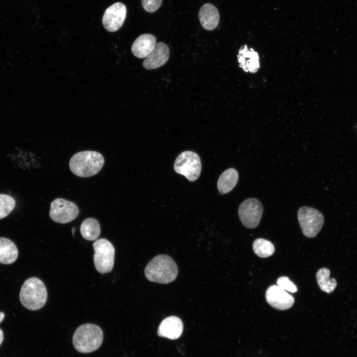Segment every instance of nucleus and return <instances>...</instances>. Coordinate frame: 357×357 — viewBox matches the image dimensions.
<instances>
[{"label": "nucleus", "instance_id": "1", "mask_svg": "<svg viewBox=\"0 0 357 357\" xmlns=\"http://www.w3.org/2000/svg\"><path fill=\"white\" fill-rule=\"evenodd\" d=\"M178 274V266L169 256L160 254L154 257L145 269V275L150 281L168 284L174 281Z\"/></svg>", "mask_w": 357, "mask_h": 357}, {"label": "nucleus", "instance_id": "2", "mask_svg": "<svg viewBox=\"0 0 357 357\" xmlns=\"http://www.w3.org/2000/svg\"><path fill=\"white\" fill-rule=\"evenodd\" d=\"M104 164L103 156L94 151H85L75 154L69 166L71 172L81 178H88L98 173Z\"/></svg>", "mask_w": 357, "mask_h": 357}, {"label": "nucleus", "instance_id": "3", "mask_svg": "<svg viewBox=\"0 0 357 357\" xmlns=\"http://www.w3.org/2000/svg\"><path fill=\"white\" fill-rule=\"evenodd\" d=\"M103 340L101 328L93 324H83L77 328L72 338L74 348L79 352L89 353L97 350Z\"/></svg>", "mask_w": 357, "mask_h": 357}, {"label": "nucleus", "instance_id": "4", "mask_svg": "<svg viewBox=\"0 0 357 357\" xmlns=\"http://www.w3.org/2000/svg\"><path fill=\"white\" fill-rule=\"evenodd\" d=\"M19 299L28 309L36 310L42 308L47 299V291L43 282L36 277L27 279L21 288Z\"/></svg>", "mask_w": 357, "mask_h": 357}, {"label": "nucleus", "instance_id": "5", "mask_svg": "<svg viewBox=\"0 0 357 357\" xmlns=\"http://www.w3.org/2000/svg\"><path fill=\"white\" fill-rule=\"evenodd\" d=\"M93 246L94 263L95 268L100 273L111 272L114 267L115 249L112 243L105 238L96 240Z\"/></svg>", "mask_w": 357, "mask_h": 357}, {"label": "nucleus", "instance_id": "6", "mask_svg": "<svg viewBox=\"0 0 357 357\" xmlns=\"http://www.w3.org/2000/svg\"><path fill=\"white\" fill-rule=\"evenodd\" d=\"M298 218L303 235L308 238L315 237L324 222L322 214L310 207H300L298 212Z\"/></svg>", "mask_w": 357, "mask_h": 357}, {"label": "nucleus", "instance_id": "7", "mask_svg": "<svg viewBox=\"0 0 357 357\" xmlns=\"http://www.w3.org/2000/svg\"><path fill=\"white\" fill-rule=\"evenodd\" d=\"M174 168L176 172L184 176L189 180L193 181L200 176L201 163L196 153L185 151L178 156Z\"/></svg>", "mask_w": 357, "mask_h": 357}, {"label": "nucleus", "instance_id": "8", "mask_svg": "<svg viewBox=\"0 0 357 357\" xmlns=\"http://www.w3.org/2000/svg\"><path fill=\"white\" fill-rule=\"evenodd\" d=\"M49 215L51 219L59 223H69L78 216L79 210L73 202L62 198L54 200L51 203Z\"/></svg>", "mask_w": 357, "mask_h": 357}, {"label": "nucleus", "instance_id": "9", "mask_svg": "<svg viewBox=\"0 0 357 357\" xmlns=\"http://www.w3.org/2000/svg\"><path fill=\"white\" fill-rule=\"evenodd\" d=\"M263 213V206L259 200L250 198L239 205L238 214L243 225L248 229L256 228L259 224Z\"/></svg>", "mask_w": 357, "mask_h": 357}, {"label": "nucleus", "instance_id": "10", "mask_svg": "<svg viewBox=\"0 0 357 357\" xmlns=\"http://www.w3.org/2000/svg\"><path fill=\"white\" fill-rule=\"evenodd\" d=\"M126 16V7L121 2H116L108 7L103 15L102 23L109 32L118 30L123 25Z\"/></svg>", "mask_w": 357, "mask_h": 357}, {"label": "nucleus", "instance_id": "11", "mask_svg": "<svg viewBox=\"0 0 357 357\" xmlns=\"http://www.w3.org/2000/svg\"><path fill=\"white\" fill-rule=\"evenodd\" d=\"M266 299L272 307L279 310H286L294 303V297L279 286L272 285L265 294Z\"/></svg>", "mask_w": 357, "mask_h": 357}, {"label": "nucleus", "instance_id": "12", "mask_svg": "<svg viewBox=\"0 0 357 357\" xmlns=\"http://www.w3.org/2000/svg\"><path fill=\"white\" fill-rule=\"evenodd\" d=\"M169 56L168 46L162 42L156 43L153 50L145 58L143 65L147 69L157 68L166 63Z\"/></svg>", "mask_w": 357, "mask_h": 357}, {"label": "nucleus", "instance_id": "13", "mask_svg": "<svg viewBox=\"0 0 357 357\" xmlns=\"http://www.w3.org/2000/svg\"><path fill=\"white\" fill-rule=\"evenodd\" d=\"M239 66L246 72H256L260 67L259 57L257 52L244 45L239 50L238 55Z\"/></svg>", "mask_w": 357, "mask_h": 357}, {"label": "nucleus", "instance_id": "14", "mask_svg": "<svg viewBox=\"0 0 357 357\" xmlns=\"http://www.w3.org/2000/svg\"><path fill=\"white\" fill-rule=\"evenodd\" d=\"M182 331L183 324L181 319L177 316H171L161 322L157 333L160 337L176 340L181 336Z\"/></svg>", "mask_w": 357, "mask_h": 357}, {"label": "nucleus", "instance_id": "15", "mask_svg": "<svg viewBox=\"0 0 357 357\" xmlns=\"http://www.w3.org/2000/svg\"><path fill=\"white\" fill-rule=\"evenodd\" d=\"M156 44L155 37L150 34H144L138 37L131 46V52L135 57L146 58L153 50Z\"/></svg>", "mask_w": 357, "mask_h": 357}, {"label": "nucleus", "instance_id": "16", "mask_svg": "<svg viewBox=\"0 0 357 357\" xmlns=\"http://www.w3.org/2000/svg\"><path fill=\"white\" fill-rule=\"evenodd\" d=\"M199 19L202 26L207 30H212L218 26L220 16L217 8L212 4L203 5L199 11Z\"/></svg>", "mask_w": 357, "mask_h": 357}, {"label": "nucleus", "instance_id": "17", "mask_svg": "<svg viewBox=\"0 0 357 357\" xmlns=\"http://www.w3.org/2000/svg\"><path fill=\"white\" fill-rule=\"evenodd\" d=\"M238 179L237 171L234 168L225 170L220 176L217 187L221 194H225L231 191L237 184Z\"/></svg>", "mask_w": 357, "mask_h": 357}, {"label": "nucleus", "instance_id": "18", "mask_svg": "<svg viewBox=\"0 0 357 357\" xmlns=\"http://www.w3.org/2000/svg\"><path fill=\"white\" fill-rule=\"evenodd\" d=\"M17 257L18 250L15 244L7 238H0V263L12 264Z\"/></svg>", "mask_w": 357, "mask_h": 357}, {"label": "nucleus", "instance_id": "19", "mask_svg": "<svg viewBox=\"0 0 357 357\" xmlns=\"http://www.w3.org/2000/svg\"><path fill=\"white\" fill-rule=\"evenodd\" d=\"M80 231L84 238L88 240H94L100 234L99 222L93 218H86L81 223Z\"/></svg>", "mask_w": 357, "mask_h": 357}, {"label": "nucleus", "instance_id": "20", "mask_svg": "<svg viewBox=\"0 0 357 357\" xmlns=\"http://www.w3.org/2000/svg\"><path fill=\"white\" fill-rule=\"evenodd\" d=\"M330 271L327 268L320 269L316 273V279L320 289L327 293H332L337 286L334 278L330 279Z\"/></svg>", "mask_w": 357, "mask_h": 357}, {"label": "nucleus", "instance_id": "21", "mask_svg": "<svg viewBox=\"0 0 357 357\" xmlns=\"http://www.w3.org/2000/svg\"><path fill=\"white\" fill-rule=\"evenodd\" d=\"M254 252L258 256L266 258L271 256L275 251L273 244L269 241L263 238L255 239L252 245Z\"/></svg>", "mask_w": 357, "mask_h": 357}, {"label": "nucleus", "instance_id": "22", "mask_svg": "<svg viewBox=\"0 0 357 357\" xmlns=\"http://www.w3.org/2000/svg\"><path fill=\"white\" fill-rule=\"evenodd\" d=\"M15 201L11 196L0 194V219L8 216L13 210Z\"/></svg>", "mask_w": 357, "mask_h": 357}, {"label": "nucleus", "instance_id": "23", "mask_svg": "<svg viewBox=\"0 0 357 357\" xmlns=\"http://www.w3.org/2000/svg\"><path fill=\"white\" fill-rule=\"evenodd\" d=\"M277 286L285 291L292 293L298 291L297 286L287 277L282 276L278 278L277 282Z\"/></svg>", "mask_w": 357, "mask_h": 357}, {"label": "nucleus", "instance_id": "24", "mask_svg": "<svg viewBox=\"0 0 357 357\" xmlns=\"http://www.w3.org/2000/svg\"><path fill=\"white\" fill-rule=\"evenodd\" d=\"M143 8L148 12L156 11L161 5L162 0H141Z\"/></svg>", "mask_w": 357, "mask_h": 357}, {"label": "nucleus", "instance_id": "25", "mask_svg": "<svg viewBox=\"0 0 357 357\" xmlns=\"http://www.w3.org/2000/svg\"><path fill=\"white\" fill-rule=\"evenodd\" d=\"M3 340V335L2 331L0 329V345Z\"/></svg>", "mask_w": 357, "mask_h": 357}, {"label": "nucleus", "instance_id": "26", "mask_svg": "<svg viewBox=\"0 0 357 357\" xmlns=\"http://www.w3.org/2000/svg\"><path fill=\"white\" fill-rule=\"evenodd\" d=\"M4 318V313L2 312H0V323L2 321Z\"/></svg>", "mask_w": 357, "mask_h": 357}]
</instances>
